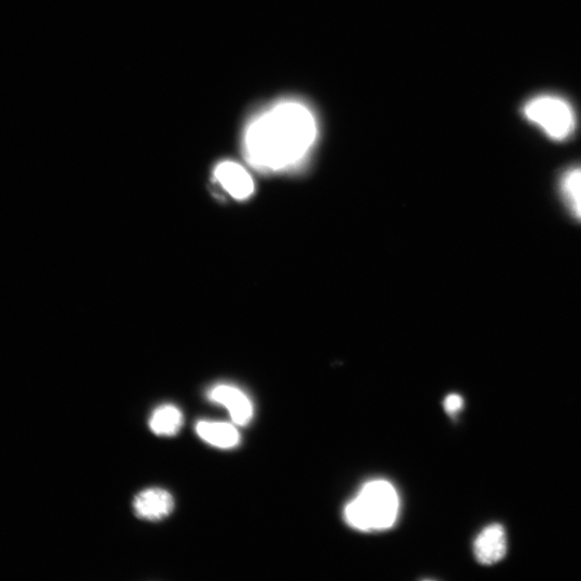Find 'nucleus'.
Here are the masks:
<instances>
[{
  "label": "nucleus",
  "mask_w": 581,
  "mask_h": 581,
  "mask_svg": "<svg viewBox=\"0 0 581 581\" xmlns=\"http://www.w3.org/2000/svg\"><path fill=\"white\" fill-rule=\"evenodd\" d=\"M196 432L208 444L222 449L234 448L240 442L239 432L230 423L200 421Z\"/></svg>",
  "instance_id": "8"
},
{
  "label": "nucleus",
  "mask_w": 581,
  "mask_h": 581,
  "mask_svg": "<svg viewBox=\"0 0 581 581\" xmlns=\"http://www.w3.org/2000/svg\"><path fill=\"white\" fill-rule=\"evenodd\" d=\"M523 116L552 140L563 141L575 131L576 116L573 107L556 95H538L523 106Z\"/></svg>",
  "instance_id": "3"
},
{
  "label": "nucleus",
  "mask_w": 581,
  "mask_h": 581,
  "mask_svg": "<svg viewBox=\"0 0 581 581\" xmlns=\"http://www.w3.org/2000/svg\"><path fill=\"white\" fill-rule=\"evenodd\" d=\"M183 417L180 410L173 405L159 407L150 419V429L157 435L173 436L181 428Z\"/></svg>",
  "instance_id": "10"
},
{
  "label": "nucleus",
  "mask_w": 581,
  "mask_h": 581,
  "mask_svg": "<svg viewBox=\"0 0 581 581\" xmlns=\"http://www.w3.org/2000/svg\"><path fill=\"white\" fill-rule=\"evenodd\" d=\"M560 190L565 205L574 218L581 221V167L566 170L560 181Z\"/></svg>",
  "instance_id": "9"
},
{
  "label": "nucleus",
  "mask_w": 581,
  "mask_h": 581,
  "mask_svg": "<svg viewBox=\"0 0 581 581\" xmlns=\"http://www.w3.org/2000/svg\"><path fill=\"white\" fill-rule=\"evenodd\" d=\"M507 552V538L501 524L494 523L477 536L474 543V555L483 565H492L504 559Z\"/></svg>",
  "instance_id": "5"
},
{
  "label": "nucleus",
  "mask_w": 581,
  "mask_h": 581,
  "mask_svg": "<svg viewBox=\"0 0 581 581\" xmlns=\"http://www.w3.org/2000/svg\"><path fill=\"white\" fill-rule=\"evenodd\" d=\"M318 122L306 104L287 99L264 109L247 125L243 139L246 160L266 173L299 166L313 150Z\"/></svg>",
  "instance_id": "1"
},
{
  "label": "nucleus",
  "mask_w": 581,
  "mask_h": 581,
  "mask_svg": "<svg viewBox=\"0 0 581 581\" xmlns=\"http://www.w3.org/2000/svg\"><path fill=\"white\" fill-rule=\"evenodd\" d=\"M400 512L399 494L386 480L367 483L344 512L350 527L363 532L382 531L394 526Z\"/></svg>",
  "instance_id": "2"
},
{
  "label": "nucleus",
  "mask_w": 581,
  "mask_h": 581,
  "mask_svg": "<svg viewBox=\"0 0 581 581\" xmlns=\"http://www.w3.org/2000/svg\"><path fill=\"white\" fill-rule=\"evenodd\" d=\"M446 412L449 415H456L463 407V399L459 394H450L444 403Z\"/></svg>",
  "instance_id": "11"
},
{
  "label": "nucleus",
  "mask_w": 581,
  "mask_h": 581,
  "mask_svg": "<svg viewBox=\"0 0 581 581\" xmlns=\"http://www.w3.org/2000/svg\"><path fill=\"white\" fill-rule=\"evenodd\" d=\"M175 506L172 494L160 488L140 492L134 500L136 515L141 519L158 521L173 512Z\"/></svg>",
  "instance_id": "7"
},
{
  "label": "nucleus",
  "mask_w": 581,
  "mask_h": 581,
  "mask_svg": "<svg viewBox=\"0 0 581 581\" xmlns=\"http://www.w3.org/2000/svg\"><path fill=\"white\" fill-rule=\"evenodd\" d=\"M220 186L236 200H247L254 192V181L248 170L233 161L220 163L215 169Z\"/></svg>",
  "instance_id": "4"
},
{
  "label": "nucleus",
  "mask_w": 581,
  "mask_h": 581,
  "mask_svg": "<svg viewBox=\"0 0 581 581\" xmlns=\"http://www.w3.org/2000/svg\"><path fill=\"white\" fill-rule=\"evenodd\" d=\"M212 402L229 409L232 420L238 425H247L253 417V405L240 389L230 385H220L208 393Z\"/></svg>",
  "instance_id": "6"
}]
</instances>
